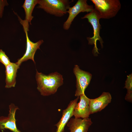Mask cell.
Returning a JSON list of instances; mask_svg holds the SVG:
<instances>
[{"instance_id":"cell-1","label":"cell","mask_w":132,"mask_h":132,"mask_svg":"<svg viewBox=\"0 0 132 132\" xmlns=\"http://www.w3.org/2000/svg\"><path fill=\"white\" fill-rule=\"evenodd\" d=\"M35 77L37 89L44 96L54 94L63 83L62 76L57 72L45 75L36 70Z\"/></svg>"},{"instance_id":"cell-2","label":"cell","mask_w":132,"mask_h":132,"mask_svg":"<svg viewBox=\"0 0 132 132\" xmlns=\"http://www.w3.org/2000/svg\"><path fill=\"white\" fill-rule=\"evenodd\" d=\"M100 19H109L115 16L121 8L119 0H91Z\"/></svg>"},{"instance_id":"cell-3","label":"cell","mask_w":132,"mask_h":132,"mask_svg":"<svg viewBox=\"0 0 132 132\" xmlns=\"http://www.w3.org/2000/svg\"><path fill=\"white\" fill-rule=\"evenodd\" d=\"M70 3L68 0H39L38 7L50 14L61 17L67 13Z\"/></svg>"},{"instance_id":"cell-4","label":"cell","mask_w":132,"mask_h":132,"mask_svg":"<svg viewBox=\"0 0 132 132\" xmlns=\"http://www.w3.org/2000/svg\"><path fill=\"white\" fill-rule=\"evenodd\" d=\"M87 18L93 28V36L91 37H87V39L88 41V44L90 45L94 44V46L92 50L94 55H96L97 54H99L98 49L97 47V42L99 41L100 42L101 47H103V42L101 37L100 36L101 25L99 23L100 19L99 17L96 10L94 8L91 12L86 14L81 18L82 19Z\"/></svg>"},{"instance_id":"cell-5","label":"cell","mask_w":132,"mask_h":132,"mask_svg":"<svg viewBox=\"0 0 132 132\" xmlns=\"http://www.w3.org/2000/svg\"><path fill=\"white\" fill-rule=\"evenodd\" d=\"M87 2V0H78L73 6L69 8L67 11L69 14L68 17L63 25L64 30H67L69 29L74 18L79 13L90 12L93 10V6L88 5Z\"/></svg>"},{"instance_id":"cell-6","label":"cell","mask_w":132,"mask_h":132,"mask_svg":"<svg viewBox=\"0 0 132 132\" xmlns=\"http://www.w3.org/2000/svg\"><path fill=\"white\" fill-rule=\"evenodd\" d=\"M73 72L76 78V89L75 96L79 97L80 95L84 94L85 89L90 82L92 75L88 72L81 70L77 65L74 66Z\"/></svg>"},{"instance_id":"cell-7","label":"cell","mask_w":132,"mask_h":132,"mask_svg":"<svg viewBox=\"0 0 132 132\" xmlns=\"http://www.w3.org/2000/svg\"><path fill=\"white\" fill-rule=\"evenodd\" d=\"M9 113L8 116L0 117V129H9L13 132H21L17 128L15 118L16 111L19 109L12 103L9 105Z\"/></svg>"},{"instance_id":"cell-8","label":"cell","mask_w":132,"mask_h":132,"mask_svg":"<svg viewBox=\"0 0 132 132\" xmlns=\"http://www.w3.org/2000/svg\"><path fill=\"white\" fill-rule=\"evenodd\" d=\"M23 27L26 37V49L25 53L22 57L19 59L18 61L16 63L20 66L22 63L29 59H31L35 64L34 59L35 53L38 49H40V45L44 42L42 40H40L36 43L31 41L30 40L28 35V31L29 29L25 27Z\"/></svg>"},{"instance_id":"cell-9","label":"cell","mask_w":132,"mask_h":132,"mask_svg":"<svg viewBox=\"0 0 132 132\" xmlns=\"http://www.w3.org/2000/svg\"><path fill=\"white\" fill-rule=\"evenodd\" d=\"M112 97L108 92H103L99 97L90 100V114H92L101 111L111 101Z\"/></svg>"},{"instance_id":"cell-10","label":"cell","mask_w":132,"mask_h":132,"mask_svg":"<svg viewBox=\"0 0 132 132\" xmlns=\"http://www.w3.org/2000/svg\"><path fill=\"white\" fill-rule=\"evenodd\" d=\"M80 101L75 106L73 115L76 118L83 119L89 118L90 113V99L88 98L85 93L80 95Z\"/></svg>"},{"instance_id":"cell-11","label":"cell","mask_w":132,"mask_h":132,"mask_svg":"<svg viewBox=\"0 0 132 132\" xmlns=\"http://www.w3.org/2000/svg\"><path fill=\"white\" fill-rule=\"evenodd\" d=\"M67 123L70 132H88V129L92 123L91 119L89 118H71Z\"/></svg>"},{"instance_id":"cell-12","label":"cell","mask_w":132,"mask_h":132,"mask_svg":"<svg viewBox=\"0 0 132 132\" xmlns=\"http://www.w3.org/2000/svg\"><path fill=\"white\" fill-rule=\"evenodd\" d=\"M79 97H78L75 99L71 101L67 108L63 110L62 117L59 121L54 125L57 127L55 132H64L65 127L69 120L73 116L74 107Z\"/></svg>"},{"instance_id":"cell-13","label":"cell","mask_w":132,"mask_h":132,"mask_svg":"<svg viewBox=\"0 0 132 132\" xmlns=\"http://www.w3.org/2000/svg\"><path fill=\"white\" fill-rule=\"evenodd\" d=\"M20 66L16 63L11 62L5 66L6 83L5 88H10L15 87L17 73Z\"/></svg>"},{"instance_id":"cell-14","label":"cell","mask_w":132,"mask_h":132,"mask_svg":"<svg viewBox=\"0 0 132 132\" xmlns=\"http://www.w3.org/2000/svg\"><path fill=\"white\" fill-rule=\"evenodd\" d=\"M39 0H25L22 7L24 9L25 17L24 20L22 22L26 25L29 26V23L31 24V21L33 18L32 14L35 6L38 4Z\"/></svg>"},{"instance_id":"cell-15","label":"cell","mask_w":132,"mask_h":132,"mask_svg":"<svg viewBox=\"0 0 132 132\" xmlns=\"http://www.w3.org/2000/svg\"><path fill=\"white\" fill-rule=\"evenodd\" d=\"M124 88L127 90V92L125 97V100L132 102V74L127 76Z\"/></svg>"},{"instance_id":"cell-16","label":"cell","mask_w":132,"mask_h":132,"mask_svg":"<svg viewBox=\"0 0 132 132\" xmlns=\"http://www.w3.org/2000/svg\"><path fill=\"white\" fill-rule=\"evenodd\" d=\"M0 62L3 64L5 66H6L11 62L8 56L5 52L0 49Z\"/></svg>"},{"instance_id":"cell-17","label":"cell","mask_w":132,"mask_h":132,"mask_svg":"<svg viewBox=\"0 0 132 132\" xmlns=\"http://www.w3.org/2000/svg\"><path fill=\"white\" fill-rule=\"evenodd\" d=\"M8 4L6 0H0V18L2 17L4 7L5 6H7Z\"/></svg>"}]
</instances>
